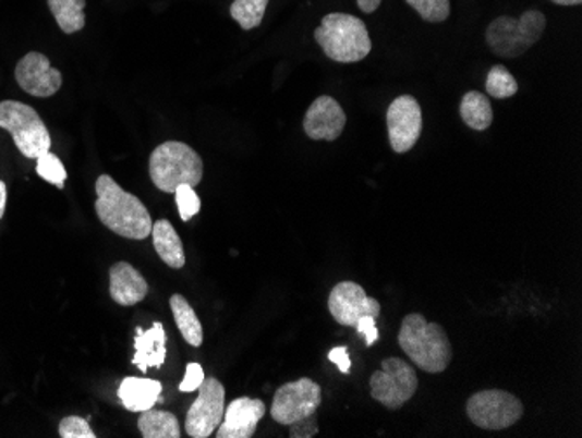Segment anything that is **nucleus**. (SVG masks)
Instances as JSON below:
<instances>
[{
	"label": "nucleus",
	"instance_id": "obj_14",
	"mask_svg": "<svg viewBox=\"0 0 582 438\" xmlns=\"http://www.w3.org/2000/svg\"><path fill=\"white\" fill-rule=\"evenodd\" d=\"M345 123L348 115L339 101L323 95L317 97L305 112L304 132L313 141L335 142L342 135Z\"/></svg>",
	"mask_w": 582,
	"mask_h": 438
},
{
	"label": "nucleus",
	"instance_id": "obj_26",
	"mask_svg": "<svg viewBox=\"0 0 582 438\" xmlns=\"http://www.w3.org/2000/svg\"><path fill=\"white\" fill-rule=\"evenodd\" d=\"M37 175L49 184L57 185L58 188L65 187L66 170L54 154L46 153L37 158Z\"/></svg>",
	"mask_w": 582,
	"mask_h": 438
},
{
	"label": "nucleus",
	"instance_id": "obj_19",
	"mask_svg": "<svg viewBox=\"0 0 582 438\" xmlns=\"http://www.w3.org/2000/svg\"><path fill=\"white\" fill-rule=\"evenodd\" d=\"M150 236H153L154 248L161 257L162 263L168 264L173 269H182L185 266L182 240L174 231L170 220L161 219L154 222Z\"/></svg>",
	"mask_w": 582,
	"mask_h": 438
},
{
	"label": "nucleus",
	"instance_id": "obj_2",
	"mask_svg": "<svg viewBox=\"0 0 582 438\" xmlns=\"http://www.w3.org/2000/svg\"><path fill=\"white\" fill-rule=\"evenodd\" d=\"M398 342L413 364L424 373H444L452 362V344L444 327L427 321L421 313L404 316Z\"/></svg>",
	"mask_w": 582,
	"mask_h": 438
},
{
	"label": "nucleus",
	"instance_id": "obj_13",
	"mask_svg": "<svg viewBox=\"0 0 582 438\" xmlns=\"http://www.w3.org/2000/svg\"><path fill=\"white\" fill-rule=\"evenodd\" d=\"M16 83L32 97L49 98L60 92L61 72L49 63L43 53H28L20 60L14 71Z\"/></svg>",
	"mask_w": 582,
	"mask_h": 438
},
{
	"label": "nucleus",
	"instance_id": "obj_21",
	"mask_svg": "<svg viewBox=\"0 0 582 438\" xmlns=\"http://www.w3.org/2000/svg\"><path fill=\"white\" fill-rule=\"evenodd\" d=\"M138 428L142 437L145 438H180L179 419L168 411H157L148 409L142 412L138 419Z\"/></svg>",
	"mask_w": 582,
	"mask_h": 438
},
{
	"label": "nucleus",
	"instance_id": "obj_11",
	"mask_svg": "<svg viewBox=\"0 0 582 438\" xmlns=\"http://www.w3.org/2000/svg\"><path fill=\"white\" fill-rule=\"evenodd\" d=\"M387 133L395 153L413 149L422 135V110L419 101L410 95H401L387 109Z\"/></svg>",
	"mask_w": 582,
	"mask_h": 438
},
{
	"label": "nucleus",
	"instance_id": "obj_9",
	"mask_svg": "<svg viewBox=\"0 0 582 438\" xmlns=\"http://www.w3.org/2000/svg\"><path fill=\"white\" fill-rule=\"evenodd\" d=\"M322 386L308 377L281 386L275 394L270 416L279 425L290 426L316 414L322 407Z\"/></svg>",
	"mask_w": 582,
	"mask_h": 438
},
{
	"label": "nucleus",
	"instance_id": "obj_22",
	"mask_svg": "<svg viewBox=\"0 0 582 438\" xmlns=\"http://www.w3.org/2000/svg\"><path fill=\"white\" fill-rule=\"evenodd\" d=\"M461 118L471 130L485 132L494 121L490 100L483 93L468 92L461 100Z\"/></svg>",
	"mask_w": 582,
	"mask_h": 438
},
{
	"label": "nucleus",
	"instance_id": "obj_6",
	"mask_svg": "<svg viewBox=\"0 0 582 438\" xmlns=\"http://www.w3.org/2000/svg\"><path fill=\"white\" fill-rule=\"evenodd\" d=\"M0 127L13 136L17 150L37 159L51 149V135L37 110L22 101H0Z\"/></svg>",
	"mask_w": 582,
	"mask_h": 438
},
{
	"label": "nucleus",
	"instance_id": "obj_3",
	"mask_svg": "<svg viewBox=\"0 0 582 438\" xmlns=\"http://www.w3.org/2000/svg\"><path fill=\"white\" fill-rule=\"evenodd\" d=\"M314 39L326 57L337 63H356L372 51V39L363 20L352 14L330 13L314 31Z\"/></svg>",
	"mask_w": 582,
	"mask_h": 438
},
{
	"label": "nucleus",
	"instance_id": "obj_27",
	"mask_svg": "<svg viewBox=\"0 0 582 438\" xmlns=\"http://www.w3.org/2000/svg\"><path fill=\"white\" fill-rule=\"evenodd\" d=\"M417 11L424 22H447L450 16V0H404Z\"/></svg>",
	"mask_w": 582,
	"mask_h": 438
},
{
	"label": "nucleus",
	"instance_id": "obj_24",
	"mask_svg": "<svg viewBox=\"0 0 582 438\" xmlns=\"http://www.w3.org/2000/svg\"><path fill=\"white\" fill-rule=\"evenodd\" d=\"M269 0H234L231 5V16L240 23L243 31H253L260 25L266 16Z\"/></svg>",
	"mask_w": 582,
	"mask_h": 438
},
{
	"label": "nucleus",
	"instance_id": "obj_23",
	"mask_svg": "<svg viewBox=\"0 0 582 438\" xmlns=\"http://www.w3.org/2000/svg\"><path fill=\"white\" fill-rule=\"evenodd\" d=\"M49 10L57 20L58 27L65 34H75L86 25L84 8L86 0H48Z\"/></svg>",
	"mask_w": 582,
	"mask_h": 438
},
{
	"label": "nucleus",
	"instance_id": "obj_30",
	"mask_svg": "<svg viewBox=\"0 0 582 438\" xmlns=\"http://www.w3.org/2000/svg\"><path fill=\"white\" fill-rule=\"evenodd\" d=\"M206 376L203 367H201L199 364H196V362H191V364H187V370H185L183 381L180 382V391H182V393H191V391L199 390L201 385H203Z\"/></svg>",
	"mask_w": 582,
	"mask_h": 438
},
{
	"label": "nucleus",
	"instance_id": "obj_20",
	"mask_svg": "<svg viewBox=\"0 0 582 438\" xmlns=\"http://www.w3.org/2000/svg\"><path fill=\"white\" fill-rule=\"evenodd\" d=\"M170 306L171 312H173L174 324L182 332V338L191 346L199 348L203 344V339H205V332H203V325H201L194 307L187 303V299L180 294L171 295Z\"/></svg>",
	"mask_w": 582,
	"mask_h": 438
},
{
	"label": "nucleus",
	"instance_id": "obj_32",
	"mask_svg": "<svg viewBox=\"0 0 582 438\" xmlns=\"http://www.w3.org/2000/svg\"><path fill=\"white\" fill-rule=\"evenodd\" d=\"M357 333L365 336L366 346H374L378 341V329L374 316H363L356 324Z\"/></svg>",
	"mask_w": 582,
	"mask_h": 438
},
{
	"label": "nucleus",
	"instance_id": "obj_35",
	"mask_svg": "<svg viewBox=\"0 0 582 438\" xmlns=\"http://www.w3.org/2000/svg\"><path fill=\"white\" fill-rule=\"evenodd\" d=\"M5 202H8V187H5L4 182L0 180V220L4 217Z\"/></svg>",
	"mask_w": 582,
	"mask_h": 438
},
{
	"label": "nucleus",
	"instance_id": "obj_12",
	"mask_svg": "<svg viewBox=\"0 0 582 438\" xmlns=\"http://www.w3.org/2000/svg\"><path fill=\"white\" fill-rule=\"evenodd\" d=\"M328 309L335 321L345 327H356L363 316H374L375 320L380 316V303L354 281H340L331 289Z\"/></svg>",
	"mask_w": 582,
	"mask_h": 438
},
{
	"label": "nucleus",
	"instance_id": "obj_28",
	"mask_svg": "<svg viewBox=\"0 0 582 438\" xmlns=\"http://www.w3.org/2000/svg\"><path fill=\"white\" fill-rule=\"evenodd\" d=\"M174 199H177V206H179L180 219L183 222H189L192 217H196L201 210V199L197 196L196 188L192 185H180L174 191Z\"/></svg>",
	"mask_w": 582,
	"mask_h": 438
},
{
	"label": "nucleus",
	"instance_id": "obj_16",
	"mask_svg": "<svg viewBox=\"0 0 582 438\" xmlns=\"http://www.w3.org/2000/svg\"><path fill=\"white\" fill-rule=\"evenodd\" d=\"M148 294V283L130 263L113 264L110 268V295L121 306H135Z\"/></svg>",
	"mask_w": 582,
	"mask_h": 438
},
{
	"label": "nucleus",
	"instance_id": "obj_10",
	"mask_svg": "<svg viewBox=\"0 0 582 438\" xmlns=\"http://www.w3.org/2000/svg\"><path fill=\"white\" fill-rule=\"evenodd\" d=\"M196 402L192 403L185 417L189 437L208 438L217 431L226 412V388L222 382L209 377L201 385Z\"/></svg>",
	"mask_w": 582,
	"mask_h": 438
},
{
	"label": "nucleus",
	"instance_id": "obj_17",
	"mask_svg": "<svg viewBox=\"0 0 582 438\" xmlns=\"http://www.w3.org/2000/svg\"><path fill=\"white\" fill-rule=\"evenodd\" d=\"M166 360V332L161 321H154L148 330L136 329L133 365L147 373L148 368H161Z\"/></svg>",
	"mask_w": 582,
	"mask_h": 438
},
{
	"label": "nucleus",
	"instance_id": "obj_18",
	"mask_svg": "<svg viewBox=\"0 0 582 438\" xmlns=\"http://www.w3.org/2000/svg\"><path fill=\"white\" fill-rule=\"evenodd\" d=\"M162 385L148 377H126L119 386V400L130 412H142L153 409L161 399Z\"/></svg>",
	"mask_w": 582,
	"mask_h": 438
},
{
	"label": "nucleus",
	"instance_id": "obj_4",
	"mask_svg": "<svg viewBox=\"0 0 582 438\" xmlns=\"http://www.w3.org/2000/svg\"><path fill=\"white\" fill-rule=\"evenodd\" d=\"M148 171H150V180L159 191L174 194L180 185L196 187L201 184L205 165L191 145L170 141L159 145L150 154Z\"/></svg>",
	"mask_w": 582,
	"mask_h": 438
},
{
	"label": "nucleus",
	"instance_id": "obj_34",
	"mask_svg": "<svg viewBox=\"0 0 582 438\" xmlns=\"http://www.w3.org/2000/svg\"><path fill=\"white\" fill-rule=\"evenodd\" d=\"M357 8L365 14L375 13L380 8L383 0H356Z\"/></svg>",
	"mask_w": 582,
	"mask_h": 438
},
{
	"label": "nucleus",
	"instance_id": "obj_31",
	"mask_svg": "<svg viewBox=\"0 0 582 438\" xmlns=\"http://www.w3.org/2000/svg\"><path fill=\"white\" fill-rule=\"evenodd\" d=\"M291 434L293 438H307L317 435L316 414L305 417V419L296 421L293 425H290Z\"/></svg>",
	"mask_w": 582,
	"mask_h": 438
},
{
	"label": "nucleus",
	"instance_id": "obj_25",
	"mask_svg": "<svg viewBox=\"0 0 582 438\" xmlns=\"http://www.w3.org/2000/svg\"><path fill=\"white\" fill-rule=\"evenodd\" d=\"M485 88H487L488 97L505 100L517 95L518 83L505 65H494L488 72Z\"/></svg>",
	"mask_w": 582,
	"mask_h": 438
},
{
	"label": "nucleus",
	"instance_id": "obj_36",
	"mask_svg": "<svg viewBox=\"0 0 582 438\" xmlns=\"http://www.w3.org/2000/svg\"><path fill=\"white\" fill-rule=\"evenodd\" d=\"M558 5H579L582 4V0H551Z\"/></svg>",
	"mask_w": 582,
	"mask_h": 438
},
{
	"label": "nucleus",
	"instance_id": "obj_8",
	"mask_svg": "<svg viewBox=\"0 0 582 438\" xmlns=\"http://www.w3.org/2000/svg\"><path fill=\"white\" fill-rule=\"evenodd\" d=\"M468 416L483 429H506L523 416L522 400L505 390H483L465 403Z\"/></svg>",
	"mask_w": 582,
	"mask_h": 438
},
{
	"label": "nucleus",
	"instance_id": "obj_33",
	"mask_svg": "<svg viewBox=\"0 0 582 438\" xmlns=\"http://www.w3.org/2000/svg\"><path fill=\"white\" fill-rule=\"evenodd\" d=\"M328 360L339 367L340 373L351 374V356L345 346H337L328 353Z\"/></svg>",
	"mask_w": 582,
	"mask_h": 438
},
{
	"label": "nucleus",
	"instance_id": "obj_15",
	"mask_svg": "<svg viewBox=\"0 0 582 438\" xmlns=\"http://www.w3.org/2000/svg\"><path fill=\"white\" fill-rule=\"evenodd\" d=\"M266 403L258 399L241 397L229 403L223 419L217 428L218 438H252L258 423L266 416Z\"/></svg>",
	"mask_w": 582,
	"mask_h": 438
},
{
	"label": "nucleus",
	"instance_id": "obj_5",
	"mask_svg": "<svg viewBox=\"0 0 582 438\" xmlns=\"http://www.w3.org/2000/svg\"><path fill=\"white\" fill-rule=\"evenodd\" d=\"M546 16L541 11H525L520 19L499 16L488 25L487 45L500 58H518L543 37Z\"/></svg>",
	"mask_w": 582,
	"mask_h": 438
},
{
	"label": "nucleus",
	"instance_id": "obj_7",
	"mask_svg": "<svg viewBox=\"0 0 582 438\" xmlns=\"http://www.w3.org/2000/svg\"><path fill=\"white\" fill-rule=\"evenodd\" d=\"M417 388L415 368L396 356L384 360L383 368L369 377L372 397L391 411L403 407L417 393Z\"/></svg>",
	"mask_w": 582,
	"mask_h": 438
},
{
	"label": "nucleus",
	"instance_id": "obj_1",
	"mask_svg": "<svg viewBox=\"0 0 582 438\" xmlns=\"http://www.w3.org/2000/svg\"><path fill=\"white\" fill-rule=\"evenodd\" d=\"M95 210L112 233L128 240H145L153 233V219L138 197L126 193L110 175L96 180Z\"/></svg>",
	"mask_w": 582,
	"mask_h": 438
},
{
	"label": "nucleus",
	"instance_id": "obj_29",
	"mask_svg": "<svg viewBox=\"0 0 582 438\" xmlns=\"http://www.w3.org/2000/svg\"><path fill=\"white\" fill-rule=\"evenodd\" d=\"M61 438H96L95 431L84 417H63L58 428Z\"/></svg>",
	"mask_w": 582,
	"mask_h": 438
}]
</instances>
